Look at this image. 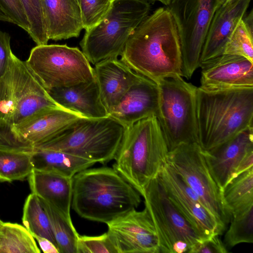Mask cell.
I'll return each mask as SVG.
<instances>
[{"label": "cell", "mask_w": 253, "mask_h": 253, "mask_svg": "<svg viewBox=\"0 0 253 253\" xmlns=\"http://www.w3.org/2000/svg\"><path fill=\"white\" fill-rule=\"evenodd\" d=\"M107 225L117 253H160L156 229L146 208L131 210Z\"/></svg>", "instance_id": "4fadbf2b"}, {"label": "cell", "mask_w": 253, "mask_h": 253, "mask_svg": "<svg viewBox=\"0 0 253 253\" xmlns=\"http://www.w3.org/2000/svg\"><path fill=\"white\" fill-rule=\"evenodd\" d=\"M252 0H234L218 6L210 23L202 49L200 65L223 53L225 44Z\"/></svg>", "instance_id": "e0dca14e"}, {"label": "cell", "mask_w": 253, "mask_h": 253, "mask_svg": "<svg viewBox=\"0 0 253 253\" xmlns=\"http://www.w3.org/2000/svg\"><path fill=\"white\" fill-rule=\"evenodd\" d=\"M150 0H113L96 25L85 31L80 42L90 64L120 56L130 36L151 13Z\"/></svg>", "instance_id": "5b68a950"}, {"label": "cell", "mask_w": 253, "mask_h": 253, "mask_svg": "<svg viewBox=\"0 0 253 253\" xmlns=\"http://www.w3.org/2000/svg\"><path fill=\"white\" fill-rule=\"evenodd\" d=\"M35 238L23 226L4 223L0 227V253H40Z\"/></svg>", "instance_id": "484cf974"}, {"label": "cell", "mask_w": 253, "mask_h": 253, "mask_svg": "<svg viewBox=\"0 0 253 253\" xmlns=\"http://www.w3.org/2000/svg\"><path fill=\"white\" fill-rule=\"evenodd\" d=\"M12 67L13 125H18L42 111L61 107L50 97L25 61L14 54L12 56Z\"/></svg>", "instance_id": "5bb4252c"}, {"label": "cell", "mask_w": 253, "mask_h": 253, "mask_svg": "<svg viewBox=\"0 0 253 253\" xmlns=\"http://www.w3.org/2000/svg\"><path fill=\"white\" fill-rule=\"evenodd\" d=\"M41 249L44 253H59L56 246L49 240L39 236H34Z\"/></svg>", "instance_id": "60d3db41"}, {"label": "cell", "mask_w": 253, "mask_h": 253, "mask_svg": "<svg viewBox=\"0 0 253 253\" xmlns=\"http://www.w3.org/2000/svg\"><path fill=\"white\" fill-rule=\"evenodd\" d=\"M0 9L9 18L11 23L29 33L30 24L21 0H0Z\"/></svg>", "instance_id": "8d00e7d4"}, {"label": "cell", "mask_w": 253, "mask_h": 253, "mask_svg": "<svg viewBox=\"0 0 253 253\" xmlns=\"http://www.w3.org/2000/svg\"><path fill=\"white\" fill-rule=\"evenodd\" d=\"M71 208L81 217L106 224L141 202V195L113 168H88L72 178Z\"/></svg>", "instance_id": "3957f363"}, {"label": "cell", "mask_w": 253, "mask_h": 253, "mask_svg": "<svg viewBox=\"0 0 253 253\" xmlns=\"http://www.w3.org/2000/svg\"><path fill=\"white\" fill-rule=\"evenodd\" d=\"M83 29L87 31L98 23L111 7L113 0H78Z\"/></svg>", "instance_id": "836d02e7"}, {"label": "cell", "mask_w": 253, "mask_h": 253, "mask_svg": "<svg viewBox=\"0 0 253 253\" xmlns=\"http://www.w3.org/2000/svg\"><path fill=\"white\" fill-rule=\"evenodd\" d=\"M218 235L201 241L191 247L188 253H227L228 250Z\"/></svg>", "instance_id": "74e56055"}, {"label": "cell", "mask_w": 253, "mask_h": 253, "mask_svg": "<svg viewBox=\"0 0 253 253\" xmlns=\"http://www.w3.org/2000/svg\"><path fill=\"white\" fill-rule=\"evenodd\" d=\"M198 144L208 151L253 126V87L196 90Z\"/></svg>", "instance_id": "7a4b0ae2"}, {"label": "cell", "mask_w": 253, "mask_h": 253, "mask_svg": "<svg viewBox=\"0 0 253 253\" xmlns=\"http://www.w3.org/2000/svg\"><path fill=\"white\" fill-rule=\"evenodd\" d=\"M28 178L32 193L48 203L65 218L72 220V178L35 169Z\"/></svg>", "instance_id": "603a6c76"}, {"label": "cell", "mask_w": 253, "mask_h": 253, "mask_svg": "<svg viewBox=\"0 0 253 253\" xmlns=\"http://www.w3.org/2000/svg\"><path fill=\"white\" fill-rule=\"evenodd\" d=\"M40 200L49 218L59 253H77L79 234L72 221L65 218L45 201Z\"/></svg>", "instance_id": "4316f807"}, {"label": "cell", "mask_w": 253, "mask_h": 253, "mask_svg": "<svg viewBox=\"0 0 253 253\" xmlns=\"http://www.w3.org/2000/svg\"><path fill=\"white\" fill-rule=\"evenodd\" d=\"M253 11L241 19L225 44L223 53L244 57L253 62Z\"/></svg>", "instance_id": "f1b7e54d"}, {"label": "cell", "mask_w": 253, "mask_h": 253, "mask_svg": "<svg viewBox=\"0 0 253 253\" xmlns=\"http://www.w3.org/2000/svg\"><path fill=\"white\" fill-rule=\"evenodd\" d=\"M200 86L211 89L253 87V62L222 54L201 64Z\"/></svg>", "instance_id": "9a60e30c"}, {"label": "cell", "mask_w": 253, "mask_h": 253, "mask_svg": "<svg viewBox=\"0 0 253 253\" xmlns=\"http://www.w3.org/2000/svg\"><path fill=\"white\" fill-rule=\"evenodd\" d=\"M234 0H220V5L223 4Z\"/></svg>", "instance_id": "ee69618b"}, {"label": "cell", "mask_w": 253, "mask_h": 253, "mask_svg": "<svg viewBox=\"0 0 253 253\" xmlns=\"http://www.w3.org/2000/svg\"><path fill=\"white\" fill-rule=\"evenodd\" d=\"M32 154L0 151V181L23 180L34 170Z\"/></svg>", "instance_id": "f546056e"}, {"label": "cell", "mask_w": 253, "mask_h": 253, "mask_svg": "<svg viewBox=\"0 0 253 253\" xmlns=\"http://www.w3.org/2000/svg\"><path fill=\"white\" fill-rule=\"evenodd\" d=\"M83 118L85 117L58 107L39 112L14 126L18 133L35 146L56 137Z\"/></svg>", "instance_id": "ffe728a7"}, {"label": "cell", "mask_w": 253, "mask_h": 253, "mask_svg": "<svg viewBox=\"0 0 253 253\" xmlns=\"http://www.w3.org/2000/svg\"><path fill=\"white\" fill-rule=\"evenodd\" d=\"M125 130L110 116L83 118L59 135L34 147L62 151L105 165L114 160Z\"/></svg>", "instance_id": "8992f818"}, {"label": "cell", "mask_w": 253, "mask_h": 253, "mask_svg": "<svg viewBox=\"0 0 253 253\" xmlns=\"http://www.w3.org/2000/svg\"><path fill=\"white\" fill-rule=\"evenodd\" d=\"M25 62L47 90L94 79L93 68L82 51L66 44L37 45Z\"/></svg>", "instance_id": "ba28073f"}, {"label": "cell", "mask_w": 253, "mask_h": 253, "mask_svg": "<svg viewBox=\"0 0 253 253\" xmlns=\"http://www.w3.org/2000/svg\"><path fill=\"white\" fill-rule=\"evenodd\" d=\"M220 0H171L167 6L177 27L181 53V76L187 80L199 67L210 23Z\"/></svg>", "instance_id": "8fae6325"}, {"label": "cell", "mask_w": 253, "mask_h": 253, "mask_svg": "<svg viewBox=\"0 0 253 253\" xmlns=\"http://www.w3.org/2000/svg\"><path fill=\"white\" fill-rule=\"evenodd\" d=\"M12 79L11 61L7 71L0 78V120L6 121L12 124L13 114L12 100Z\"/></svg>", "instance_id": "d590c367"}, {"label": "cell", "mask_w": 253, "mask_h": 253, "mask_svg": "<svg viewBox=\"0 0 253 253\" xmlns=\"http://www.w3.org/2000/svg\"><path fill=\"white\" fill-rule=\"evenodd\" d=\"M158 177L174 205L204 239L221 235L216 219L167 163Z\"/></svg>", "instance_id": "7c38bea8"}, {"label": "cell", "mask_w": 253, "mask_h": 253, "mask_svg": "<svg viewBox=\"0 0 253 253\" xmlns=\"http://www.w3.org/2000/svg\"><path fill=\"white\" fill-rule=\"evenodd\" d=\"M34 146L16 130L14 125L0 120V151L32 153Z\"/></svg>", "instance_id": "d6a6232c"}, {"label": "cell", "mask_w": 253, "mask_h": 253, "mask_svg": "<svg viewBox=\"0 0 253 253\" xmlns=\"http://www.w3.org/2000/svg\"><path fill=\"white\" fill-rule=\"evenodd\" d=\"M223 203L232 214L253 205V167L232 178L221 189Z\"/></svg>", "instance_id": "d4e9b609"}, {"label": "cell", "mask_w": 253, "mask_h": 253, "mask_svg": "<svg viewBox=\"0 0 253 253\" xmlns=\"http://www.w3.org/2000/svg\"><path fill=\"white\" fill-rule=\"evenodd\" d=\"M169 152L157 118L148 117L126 128L113 168L142 196L167 163Z\"/></svg>", "instance_id": "277c9868"}, {"label": "cell", "mask_w": 253, "mask_h": 253, "mask_svg": "<svg viewBox=\"0 0 253 253\" xmlns=\"http://www.w3.org/2000/svg\"><path fill=\"white\" fill-rule=\"evenodd\" d=\"M3 222L0 219V227L3 224Z\"/></svg>", "instance_id": "f6af8a7d"}, {"label": "cell", "mask_w": 253, "mask_h": 253, "mask_svg": "<svg viewBox=\"0 0 253 253\" xmlns=\"http://www.w3.org/2000/svg\"><path fill=\"white\" fill-rule=\"evenodd\" d=\"M13 53L10 47V36L7 33L0 30V78L9 69Z\"/></svg>", "instance_id": "f35d334b"}, {"label": "cell", "mask_w": 253, "mask_h": 253, "mask_svg": "<svg viewBox=\"0 0 253 253\" xmlns=\"http://www.w3.org/2000/svg\"><path fill=\"white\" fill-rule=\"evenodd\" d=\"M151 1H158L162 3L164 5L168 6L170 3L171 0H150Z\"/></svg>", "instance_id": "7bdbcfd3"}, {"label": "cell", "mask_w": 253, "mask_h": 253, "mask_svg": "<svg viewBox=\"0 0 253 253\" xmlns=\"http://www.w3.org/2000/svg\"><path fill=\"white\" fill-rule=\"evenodd\" d=\"M157 117L169 151L187 144L198 143L197 87L181 76L169 77L158 84Z\"/></svg>", "instance_id": "52a82bcc"}, {"label": "cell", "mask_w": 253, "mask_h": 253, "mask_svg": "<svg viewBox=\"0 0 253 253\" xmlns=\"http://www.w3.org/2000/svg\"><path fill=\"white\" fill-rule=\"evenodd\" d=\"M22 220L24 226L33 236L45 238L56 246L48 215L40 199L33 193L25 200Z\"/></svg>", "instance_id": "83f0119b"}, {"label": "cell", "mask_w": 253, "mask_h": 253, "mask_svg": "<svg viewBox=\"0 0 253 253\" xmlns=\"http://www.w3.org/2000/svg\"><path fill=\"white\" fill-rule=\"evenodd\" d=\"M253 167V149L248 152L242 159L235 170L231 179Z\"/></svg>", "instance_id": "ab89813d"}, {"label": "cell", "mask_w": 253, "mask_h": 253, "mask_svg": "<svg viewBox=\"0 0 253 253\" xmlns=\"http://www.w3.org/2000/svg\"><path fill=\"white\" fill-rule=\"evenodd\" d=\"M253 149V126L208 151H204L210 171L221 190L232 178L245 154Z\"/></svg>", "instance_id": "ac0fdd59"}, {"label": "cell", "mask_w": 253, "mask_h": 253, "mask_svg": "<svg viewBox=\"0 0 253 253\" xmlns=\"http://www.w3.org/2000/svg\"><path fill=\"white\" fill-rule=\"evenodd\" d=\"M167 163L216 219L222 234L231 215L224 205L221 190L210 171L204 150L197 143L181 145L169 152Z\"/></svg>", "instance_id": "30bf717a"}, {"label": "cell", "mask_w": 253, "mask_h": 253, "mask_svg": "<svg viewBox=\"0 0 253 253\" xmlns=\"http://www.w3.org/2000/svg\"><path fill=\"white\" fill-rule=\"evenodd\" d=\"M93 67L94 78L108 113L119 103L139 74L118 57L102 60Z\"/></svg>", "instance_id": "d6986e66"}, {"label": "cell", "mask_w": 253, "mask_h": 253, "mask_svg": "<svg viewBox=\"0 0 253 253\" xmlns=\"http://www.w3.org/2000/svg\"><path fill=\"white\" fill-rule=\"evenodd\" d=\"M77 253H117L107 232L98 236L80 235Z\"/></svg>", "instance_id": "e575fe53"}, {"label": "cell", "mask_w": 253, "mask_h": 253, "mask_svg": "<svg viewBox=\"0 0 253 253\" xmlns=\"http://www.w3.org/2000/svg\"><path fill=\"white\" fill-rule=\"evenodd\" d=\"M34 169L69 177L90 168L96 163L62 151L34 147L32 154Z\"/></svg>", "instance_id": "cb8c5ba5"}, {"label": "cell", "mask_w": 253, "mask_h": 253, "mask_svg": "<svg viewBox=\"0 0 253 253\" xmlns=\"http://www.w3.org/2000/svg\"><path fill=\"white\" fill-rule=\"evenodd\" d=\"M120 56L133 71L157 84L181 76L179 36L167 7L158 8L146 18L130 36Z\"/></svg>", "instance_id": "6da1fadb"}, {"label": "cell", "mask_w": 253, "mask_h": 253, "mask_svg": "<svg viewBox=\"0 0 253 253\" xmlns=\"http://www.w3.org/2000/svg\"><path fill=\"white\" fill-rule=\"evenodd\" d=\"M30 24L28 34L37 44H47L49 40L43 15L42 0H21Z\"/></svg>", "instance_id": "1f68e13d"}, {"label": "cell", "mask_w": 253, "mask_h": 253, "mask_svg": "<svg viewBox=\"0 0 253 253\" xmlns=\"http://www.w3.org/2000/svg\"><path fill=\"white\" fill-rule=\"evenodd\" d=\"M49 40L79 37L83 30L78 0H42Z\"/></svg>", "instance_id": "7402d4cb"}, {"label": "cell", "mask_w": 253, "mask_h": 253, "mask_svg": "<svg viewBox=\"0 0 253 253\" xmlns=\"http://www.w3.org/2000/svg\"><path fill=\"white\" fill-rule=\"evenodd\" d=\"M0 21L11 23L9 18L0 9Z\"/></svg>", "instance_id": "b9f144b4"}, {"label": "cell", "mask_w": 253, "mask_h": 253, "mask_svg": "<svg viewBox=\"0 0 253 253\" xmlns=\"http://www.w3.org/2000/svg\"><path fill=\"white\" fill-rule=\"evenodd\" d=\"M223 242L227 250L241 243H253V205L231 215Z\"/></svg>", "instance_id": "4dcf8cb0"}, {"label": "cell", "mask_w": 253, "mask_h": 253, "mask_svg": "<svg viewBox=\"0 0 253 253\" xmlns=\"http://www.w3.org/2000/svg\"><path fill=\"white\" fill-rule=\"evenodd\" d=\"M47 91L59 106L84 117L101 118L109 116L95 78L89 82L52 88Z\"/></svg>", "instance_id": "44dd1931"}, {"label": "cell", "mask_w": 253, "mask_h": 253, "mask_svg": "<svg viewBox=\"0 0 253 253\" xmlns=\"http://www.w3.org/2000/svg\"><path fill=\"white\" fill-rule=\"evenodd\" d=\"M142 196L156 229L160 253H188L205 240L174 205L158 176L147 185Z\"/></svg>", "instance_id": "9c48e42d"}, {"label": "cell", "mask_w": 253, "mask_h": 253, "mask_svg": "<svg viewBox=\"0 0 253 253\" xmlns=\"http://www.w3.org/2000/svg\"><path fill=\"white\" fill-rule=\"evenodd\" d=\"M159 89L158 84L139 74L109 115L126 128L144 119L157 117Z\"/></svg>", "instance_id": "2e32d148"}]
</instances>
